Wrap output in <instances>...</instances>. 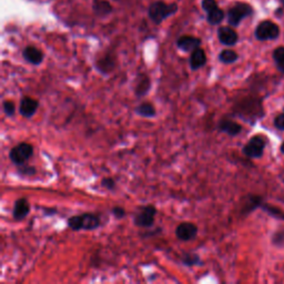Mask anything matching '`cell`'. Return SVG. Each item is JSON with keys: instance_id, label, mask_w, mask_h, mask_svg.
Wrapping results in <instances>:
<instances>
[{"instance_id": "5b68a950", "label": "cell", "mask_w": 284, "mask_h": 284, "mask_svg": "<svg viewBox=\"0 0 284 284\" xmlns=\"http://www.w3.org/2000/svg\"><path fill=\"white\" fill-rule=\"evenodd\" d=\"M254 35L255 38L260 41L274 40L280 36V28L271 20H263L255 28Z\"/></svg>"}, {"instance_id": "e0dca14e", "label": "cell", "mask_w": 284, "mask_h": 284, "mask_svg": "<svg viewBox=\"0 0 284 284\" xmlns=\"http://www.w3.org/2000/svg\"><path fill=\"white\" fill-rule=\"evenodd\" d=\"M92 10L98 17H107L114 12V7L108 0H93Z\"/></svg>"}, {"instance_id": "7402d4cb", "label": "cell", "mask_w": 284, "mask_h": 284, "mask_svg": "<svg viewBox=\"0 0 284 284\" xmlns=\"http://www.w3.org/2000/svg\"><path fill=\"white\" fill-rule=\"evenodd\" d=\"M273 59L278 70L284 73V47H278L273 51Z\"/></svg>"}, {"instance_id": "d6986e66", "label": "cell", "mask_w": 284, "mask_h": 284, "mask_svg": "<svg viewBox=\"0 0 284 284\" xmlns=\"http://www.w3.org/2000/svg\"><path fill=\"white\" fill-rule=\"evenodd\" d=\"M224 17H226V13H224L223 9L219 8V6L209 10L207 13V21L211 26L220 25L223 21Z\"/></svg>"}, {"instance_id": "cb8c5ba5", "label": "cell", "mask_w": 284, "mask_h": 284, "mask_svg": "<svg viewBox=\"0 0 284 284\" xmlns=\"http://www.w3.org/2000/svg\"><path fill=\"white\" fill-rule=\"evenodd\" d=\"M17 167H18V172L21 175L30 176V175H34L36 173V168L31 167V165H26V163L17 165Z\"/></svg>"}, {"instance_id": "ac0fdd59", "label": "cell", "mask_w": 284, "mask_h": 284, "mask_svg": "<svg viewBox=\"0 0 284 284\" xmlns=\"http://www.w3.org/2000/svg\"><path fill=\"white\" fill-rule=\"evenodd\" d=\"M150 88H151L150 78L146 76V74H139L135 85V93L137 97H143V96H146L150 91Z\"/></svg>"}, {"instance_id": "3957f363", "label": "cell", "mask_w": 284, "mask_h": 284, "mask_svg": "<svg viewBox=\"0 0 284 284\" xmlns=\"http://www.w3.org/2000/svg\"><path fill=\"white\" fill-rule=\"evenodd\" d=\"M253 8L248 3H235L227 13L228 23L231 27H238L243 19L253 15Z\"/></svg>"}, {"instance_id": "ffe728a7", "label": "cell", "mask_w": 284, "mask_h": 284, "mask_svg": "<svg viewBox=\"0 0 284 284\" xmlns=\"http://www.w3.org/2000/svg\"><path fill=\"white\" fill-rule=\"evenodd\" d=\"M136 114L143 118H153L157 114L154 106L150 103H142L136 108Z\"/></svg>"}, {"instance_id": "6da1fadb", "label": "cell", "mask_w": 284, "mask_h": 284, "mask_svg": "<svg viewBox=\"0 0 284 284\" xmlns=\"http://www.w3.org/2000/svg\"><path fill=\"white\" fill-rule=\"evenodd\" d=\"M178 10L179 7L175 3L167 4L162 0H157L148 7V17L154 25H161L165 19L175 15Z\"/></svg>"}, {"instance_id": "ba28073f", "label": "cell", "mask_w": 284, "mask_h": 284, "mask_svg": "<svg viewBox=\"0 0 284 284\" xmlns=\"http://www.w3.org/2000/svg\"><path fill=\"white\" fill-rule=\"evenodd\" d=\"M218 38L222 45L227 47H232L237 45L239 36L237 31H235L231 26H222L219 27L218 29Z\"/></svg>"}, {"instance_id": "2e32d148", "label": "cell", "mask_w": 284, "mask_h": 284, "mask_svg": "<svg viewBox=\"0 0 284 284\" xmlns=\"http://www.w3.org/2000/svg\"><path fill=\"white\" fill-rule=\"evenodd\" d=\"M219 130L222 131L224 133H227L229 136H238L239 133L242 130V127L239 123L234 122L232 120L229 119H222L221 121L219 122Z\"/></svg>"}, {"instance_id": "4fadbf2b", "label": "cell", "mask_w": 284, "mask_h": 284, "mask_svg": "<svg viewBox=\"0 0 284 284\" xmlns=\"http://www.w3.org/2000/svg\"><path fill=\"white\" fill-rule=\"evenodd\" d=\"M190 68L194 71L199 70L202 67L206 66L207 63V53L202 49V48H197L196 50L191 52V56L189 59Z\"/></svg>"}, {"instance_id": "f1b7e54d", "label": "cell", "mask_w": 284, "mask_h": 284, "mask_svg": "<svg viewBox=\"0 0 284 284\" xmlns=\"http://www.w3.org/2000/svg\"><path fill=\"white\" fill-rule=\"evenodd\" d=\"M264 209L270 214H272V216H274L276 218H284L283 212L281 210H278V209H275V208H273V207H266Z\"/></svg>"}, {"instance_id": "277c9868", "label": "cell", "mask_w": 284, "mask_h": 284, "mask_svg": "<svg viewBox=\"0 0 284 284\" xmlns=\"http://www.w3.org/2000/svg\"><path fill=\"white\" fill-rule=\"evenodd\" d=\"M34 147L28 142H21L15 146L9 152V159L14 164L20 165L25 164L28 160L33 157Z\"/></svg>"}, {"instance_id": "9a60e30c", "label": "cell", "mask_w": 284, "mask_h": 284, "mask_svg": "<svg viewBox=\"0 0 284 284\" xmlns=\"http://www.w3.org/2000/svg\"><path fill=\"white\" fill-rule=\"evenodd\" d=\"M116 67V60L111 55H106L105 57L100 58L99 60L96 61V68L103 73V74H109Z\"/></svg>"}, {"instance_id": "484cf974", "label": "cell", "mask_w": 284, "mask_h": 284, "mask_svg": "<svg viewBox=\"0 0 284 284\" xmlns=\"http://www.w3.org/2000/svg\"><path fill=\"white\" fill-rule=\"evenodd\" d=\"M201 6H202V9L205 10L206 13H208L209 10L218 7V3H217V0H202Z\"/></svg>"}, {"instance_id": "8fae6325", "label": "cell", "mask_w": 284, "mask_h": 284, "mask_svg": "<svg viewBox=\"0 0 284 284\" xmlns=\"http://www.w3.org/2000/svg\"><path fill=\"white\" fill-rule=\"evenodd\" d=\"M39 103L31 97H24L20 101L19 112L24 118H31L38 110Z\"/></svg>"}, {"instance_id": "52a82bcc", "label": "cell", "mask_w": 284, "mask_h": 284, "mask_svg": "<svg viewBox=\"0 0 284 284\" xmlns=\"http://www.w3.org/2000/svg\"><path fill=\"white\" fill-rule=\"evenodd\" d=\"M265 139L261 136L252 137L248 143L243 147V153L246 157L252 159H258L263 155V151L265 148Z\"/></svg>"}, {"instance_id": "83f0119b", "label": "cell", "mask_w": 284, "mask_h": 284, "mask_svg": "<svg viewBox=\"0 0 284 284\" xmlns=\"http://www.w3.org/2000/svg\"><path fill=\"white\" fill-rule=\"evenodd\" d=\"M111 212H112V216H114L118 220H120V219L126 217V210L123 208H121V207L114 208L111 210Z\"/></svg>"}, {"instance_id": "9c48e42d", "label": "cell", "mask_w": 284, "mask_h": 284, "mask_svg": "<svg viewBox=\"0 0 284 284\" xmlns=\"http://www.w3.org/2000/svg\"><path fill=\"white\" fill-rule=\"evenodd\" d=\"M198 234V227L195 223L182 222L175 229L176 238L181 241H190L195 239Z\"/></svg>"}, {"instance_id": "4dcf8cb0", "label": "cell", "mask_w": 284, "mask_h": 284, "mask_svg": "<svg viewBox=\"0 0 284 284\" xmlns=\"http://www.w3.org/2000/svg\"><path fill=\"white\" fill-rule=\"evenodd\" d=\"M281 151L284 153V143H282V146H281Z\"/></svg>"}, {"instance_id": "7c38bea8", "label": "cell", "mask_w": 284, "mask_h": 284, "mask_svg": "<svg viewBox=\"0 0 284 284\" xmlns=\"http://www.w3.org/2000/svg\"><path fill=\"white\" fill-rule=\"evenodd\" d=\"M23 57L27 62H29L31 63V65H35V66L40 65V63L44 61V58H45L42 51L34 46L26 47L23 51Z\"/></svg>"}, {"instance_id": "4316f807", "label": "cell", "mask_w": 284, "mask_h": 284, "mask_svg": "<svg viewBox=\"0 0 284 284\" xmlns=\"http://www.w3.org/2000/svg\"><path fill=\"white\" fill-rule=\"evenodd\" d=\"M101 185L108 190H115L116 181L112 178H104L103 181H101Z\"/></svg>"}, {"instance_id": "44dd1931", "label": "cell", "mask_w": 284, "mask_h": 284, "mask_svg": "<svg viewBox=\"0 0 284 284\" xmlns=\"http://www.w3.org/2000/svg\"><path fill=\"white\" fill-rule=\"evenodd\" d=\"M239 59L238 53L231 50V49H226L222 50L219 55V60L222 63H226V65H230V63L235 62Z\"/></svg>"}, {"instance_id": "30bf717a", "label": "cell", "mask_w": 284, "mask_h": 284, "mask_svg": "<svg viewBox=\"0 0 284 284\" xmlns=\"http://www.w3.org/2000/svg\"><path fill=\"white\" fill-rule=\"evenodd\" d=\"M202 41L200 38L190 35H183L176 39V47L184 52H192L197 48H200Z\"/></svg>"}, {"instance_id": "d4e9b609", "label": "cell", "mask_w": 284, "mask_h": 284, "mask_svg": "<svg viewBox=\"0 0 284 284\" xmlns=\"http://www.w3.org/2000/svg\"><path fill=\"white\" fill-rule=\"evenodd\" d=\"M3 110L5 112V115L8 116V117H13L16 112V106L13 103V101L10 100H6L5 103L3 104Z\"/></svg>"}, {"instance_id": "5bb4252c", "label": "cell", "mask_w": 284, "mask_h": 284, "mask_svg": "<svg viewBox=\"0 0 284 284\" xmlns=\"http://www.w3.org/2000/svg\"><path fill=\"white\" fill-rule=\"evenodd\" d=\"M30 212V205L29 202L25 198H21L15 202L14 210H13V216L16 221H21L25 218L28 217Z\"/></svg>"}, {"instance_id": "7a4b0ae2", "label": "cell", "mask_w": 284, "mask_h": 284, "mask_svg": "<svg viewBox=\"0 0 284 284\" xmlns=\"http://www.w3.org/2000/svg\"><path fill=\"white\" fill-rule=\"evenodd\" d=\"M67 224L73 231H80V230L92 231V230H96L100 227V219L97 214L87 212L80 214V216H73L69 218Z\"/></svg>"}, {"instance_id": "8992f818", "label": "cell", "mask_w": 284, "mask_h": 284, "mask_svg": "<svg viewBox=\"0 0 284 284\" xmlns=\"http://www.w3.org/2000/svg\"><path fill=\"white\" fill-rule=\"evenodd\" d=\"M155 216H157V209L154 206L149 205L140 209V211L135 216L133 222H135L137 227L150 228L153 226Z\"/></svg>"}, {"instance_id": "603a6c76", "label": "cell", "mask_w": 284, "mask_h": 284, "mask_svg": "<svg viewBox=\"0 0 284 284\" xmlns=\"http://www.w3.org/2000/svg\"><path fill=\"white\" fill-rule=\"evenodd\" d=\"M182 262L186 266H194L198 264H202V262L200 261V258L197 254H184L182 256Z\"/></svg>"}, {"instance_id": "f546056e", "label": "cell", "mask_w": 284, "mask_h": 284, "mask_svg": "<svg viewBox=\"0 0 284 284\" xmlns=\"http://www.w3.org/2000/svg\"><path fill=\"white\" fill-rule=\"evenodd\" d=\"M274 125H275V127L277 128V129L284 131V114L283 115H278L275 118Z\"/></svg>"}]
</instances>
